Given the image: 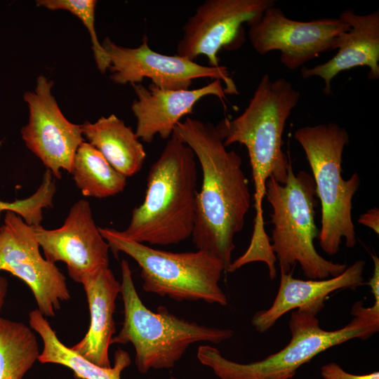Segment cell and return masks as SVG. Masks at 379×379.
Returning a JSON list of instances; mask_svg holds the SVG:
<instances>
[{
	"mask_svg": "<svg viewBox=\"0 0 379 379\" xmlns=\"http://www.w3.org/2000/svg\"><path fill=\"white\" fill-rule=\"evenodd\" d=\"M324 305L314 304L293 312L288 324L290 341L263 359L235 362L208 345L199 347L197 358L220 379H291L300 366L322 352L352 339L366 340L379 330V305L364 307L362 301L352 306V319L347 325L337 330H324L317 318Z\"/></svg>",
	"mask_w": 379,
	"mask_h": 379,
	"instance_id": "cell-4",
	"label": "cell"
},
{
	"mask_svg": "<svg viewBox=\"0 0 379 379\" xmlns=\"http://www.w3.org/2000/svg\"><path fill=\"white\" fill-rule=\"evenodd\" d=\"M320 373L324 379H379L378 371L363 375L352 374L346 372L339 364L335 362H330L323 365Z\"/></svg>",
	"mask_w": 379,
	"mask_h": 379,
	"instance_id": "cell-24",
	"label": "cell"
},
{
	"mask_svg": "<svg viewBox=\"0 0 379 379\" xmlns=\"http://www.w3.org/2000/svg\"><path fill=\"white\" fill-rule=\"evenodd\" d=\"M314 179L306 171L297 174L291 163L284 184L270 177L266 182L265 197L272 207L270 222L272 248L280 272L290 273L299 263L309 279H325L340 274L345 264L323 258L314 247L319 231L315 222L317 206Z\"/></svg>",
	"mask_w": 379,
	"mask_h": 379,
	"instance_id": "cell-5",
	"label": "cell"
},
{
	"mask_svg": "<svg viewBox=\"0 0 379 379\" xmlns=\"http://www.w3.org/2000/svg\"><path fill=\"white\" fill-rule=\"evenodd\" d=\"M8 282L6 278L0 276V313L8 293ZM1 317V315H0Z\"/></svg>",
	"mask_w": 379,
	"mask_h": 379,
	"instance_id": "cell-27",
	"label": "cell"
},
{
	"mask_svg": "<svg viewBox=\"0 0 379 379\" xmlns=\"http://www.w3.org/2000/svg\"><path fill=\"white\" fill-rule=\"evenodd\" d=\"M358 222L369 227L373 232L379 234V210L375 207L361 214L358 219Z\"/></svg>",
	"mask_w": 379,
	"mask_h": 379,
	"instance_id": "cell-25",
	"label": "cell"
},
{
	"mask_svg": "<svg viewBox=\"0 0 379 379\" xmlns=\"http://www.w3.org/2000/svg\"><path fill=\"white\" fill-rule=\"evenodd\" d=\"M121 291L124 302V321L111 344L131 343L135 351V362L139 372L171 368L197 342L218 344L232 337L231 329L217 328L189 321L159 306L149 310L135 289L128 262H121Z\"/></svg>",
	"mask_w": 379,
	"mask_h": 379,
	"instance_id": "cell-6",
	"label": "cell"
},
{
	"mask_svg": "<svg viewBox=\"0 0 379 379\" xmlns=\"http://www.w3.org/2000/svg\"><path fill=\"white\" fill-rule=\"evenodd\" d=\"M29 324L43 341V350L38 359L41 364L62 365L72 370L74 375L81 379H121L122 371L131 364L128 353L121 349L115 352L112 367H101L89 361L60 340L37 309L29 313Z\"/></svg>",
	"mask_w": 379,
	"mask_h": 379,
	"instance_id": "cell-20",
	"label": "cell"
},
{
	"mask_svg": "<svg viewBox=\"0 0 379 379\" xmlns=\"http://www.w3.org/2000/svg\"><path fill=\"white\" fill-rule=\"evenodd\" d=\"M53 81L40 75L34 91L24 93L29 107V121L21 129L27 147L61 178L62 170L70 173L75 154L84 142L81 125L63 115L51 93Z\"/></svg>",
	"mask_w": 379,
	"mask_h": 379,
	"instance_id": "cell-13",
	"label": "cell"
},
{
	"mask_svg": "<svg viewBox=\"0 0 379 379\" xmlns=\"http://www.w3.org/2000/svg\"><path fill=\"white\" fill-rule=\"evenodd\" d=\"M101 44L109 59V78L115 84H140L148 78L159 88L180 90L189 89L194 79L211 78L224 83L226 94H239L227 67L203 65L176 54L158 53L149 46L146 35L136 48L117 45L109 37Z\"/></svg>",
	"mask_w": 379,
	"mask_h": 379,
	"instance_id": "cell-10",
	"label": "cell"
},
{
	"mask_svg": "<svg viewBox=\"0 0 379 379\" xmlns=\"http://www.w3.org/2000/svg\"><path fill=\"white\" fill-rule=\"evenodd\" d=\"M34 230L44 258L54 264L65 262L69 276L77 283L109 267V245L96 226L86 200L80 199L72 206L61 227L47 230L39 225Z\"/></svg>",
	"mask_w": 379,
	"mask_h": 379,
	"instance_id": "cell-14",
	"label": "cell"
},
{
	"mask_svg": "<svg viewBox=\"0 0 379 379\" xmlns=\"http://www.w3.org/2000/svg\"><path fill=\"white\" fill-rule=\"evenodd\" d=\"M340 18L350 25L336 55L327 62L313 67H302V79L317 77L323 79L324 94H332L331 82L340 72L366 66L371 80L379 78V11L357 14L353 9L343 11Z\"/></svg>",
	"mask_w": 379,
	"mask_h": 379,
	"instance_id": "cell-16",
	"label": "cell"
},
{
	"mask_svg": "<svg viewBox=\"0 0 379 379\" xmlns=\"http://www.w3.org/2000/svg\"><path fill=\"white\" fill-rule=\"evenodd\" d=\"M170 379H177V378H175L174 377H171Z\"/></svg>",
	"mask_w": 379,
	"mask_h": 379,
	"instance_id": "cell-29",
	"label": "cell"
},
{
	"mask_svg": "<svg viewBox=\"0 0 379 379\" xmlns=\"http://www.w3.org/2000/svg\"><path fill=\"white\" fill-rule=\"evenodd\" d=\"M173 133L193 151L202 171L192 239L197 250L218 258L227 272L234 237L244 227L251 207L248 180L242 159L224 145L215 126L187 117Z\"/></svg>",
	"mask_w": 379,
	"mask_h": 379,
	"instance_id": "cell-1",
	"label": "cell"
},
{
	"mask_svg": "<svg viewBox=\"0 0 379 379\" xmlns=\"http://www.w3.org/2000/svg\"><path fill=\"white\" fill-rule=\"evenodd\" d=\"M275 5L274 0H206L185 23L176 55L191 61L204 55L208 65L220 66L221 49H234L244 43L243 25L257 22Z\"/></svg>",
	"mask_w": 379,
	"mask_h": 379,
	"instance_id": "cell-11",
	"label": "cell"
},
{
	"mask_svg": "<svg viewBox=\"0 0 379 379\" xmlns=\"http://www.w3.org/2000/svg\"><path fill=\"white\" fill-rule=\"evenodd\" d=\"M34 227L13 211H6L0 227V272L22 280L32 292L37 310L54 317L61 302L70 298L66 278L42 256Z\"/></svg>",
	"mask_w": 379,
	"mask_h": 379,
	"instance_id": "cell-12",
	"label": "cell"
},
{
	"mask_svg": "<svg viewBox=\"0 0 379 379\" xmlns=\"http://www.w3.org/2000/svg\"><path fill=\"white\" fill-rule=\"evenodd\" d=\"M349 29L348 23L340 18L298 21L274 6L249 25L248 36L258 53L279 51L281 62L295 70L324 52L338 49Z\"/></svg>",
	"mask_w": 379,
	"mask_h": 379,
	"instance_id": "cell-9",
	"label": "cell"
},
{
	"mask_svg": "<svg viewBox=\"0 0 379 379\" xmlns=\"http://www.w3.org/2000/svg\"><path fill=\"white\" fill-rule=\"evenodd\" d=\"M1 213H2V211H0V219H1ZM0 227H1V225H0Z\"/></svg>",
	"mask_w": 379,
	"mask_h": 379,
	"instance_id": "cell-28",
	"label": "cell"
},
{
	"mask_svg": "<svg viewBox=\"0 0 379 379\" xmlns=\"http://www.w3.org/2000/svg\"><path fill=\"white\" fill-rule=\"evenodd\" d=\"M136 95L131 110L136 119L135 133L146 143L156 135L168 139L181 119L192 112L194 106L208 95L218 97L225 105L226 93L222 81L215 79L195 89H164L150 84H132Z\"/></svg>",
	"mask_w": 379,
	"mask_h": 379,
	"instance_id": "cell-15",
	"label": "cell"
},
{
	"mask_svg": "<svg viewBox=\"0 0 379 379\" xmlns=\"http://www.w3.org/2000/svg\"><path fill=\"white\" fill-rule=\"evenodd\" d=\"M70 173L85 197L106 198L122 192L127 178L117 171L94 147L83 142L79 147Z\"/></svg>",
	"mask_w": 379,
	"mask_h": 379,
	"instance_id": "cell-21",
	"label": "cell"
},
{
	"mask_svg": "<svg viewBox=\"0 0 379 379\" xmlns=\"http://www.w3.org/2000/svg\"><path fill=\"white\" fill-rule=\"evenodd\" d=\"M83 136L107 162L126 178L138 173L146 152L135 131L115 114L102 117L95 122L81 125Z\"/></svg>",
	"mask_w": 379,
	"mask_h": 379,
	"instance_id": "cell-19",
	"label": "cell"
},
{
	"mask_svg": "<svg viewBox=\"0 0 379 379\" xmlns=\"http://www.w3.org/2000/svg\"><path fill=\"white\" fill-rule=\"evenodd\" d=\"M197 187L196 157L173 132L149 170L143 202L133 210L128 226L120 234L151 245L185 241L194 226Z\"/></svg>",
	"mask_w": 379,
	"mask_h": 379,
	"instance_id": "cell-3",
	"label": "cell"
},
{
	"mask_svg": "<svg viewBox=\"0 0 379 379\" xmlns=\"http://www.w3.org/2000/svg\"><path fill=\"white\" fill-rule=\"evenodd\" d=\"M39 354L36 337L30 327L0 317V379H22Z\"/></svg>",
	"mask_w": 379,
	"mask_h": 379,
	"instance_id": "cell-22",
	"label": "cell"
},
{
	"mask_svg": "<svg viewBox=\"0 0 379 379\" xmlns=\"http://www.w3.org/2000/svg\"><path fill=\"white\" fill-rule=\"evenodd\" d=\"M80 284L86 295L90 326L84 337L70 348L89 361L109 368V347L116 332L113 314L121 283L108 267L85 276Z\"/></svg>",
	"mask_w": 379,
	"mask_h": 379,
	"instance_id": "cell-18",
	"label": "cell"
},
{
	"mask_svg": "<svg viewBox=\"0 0 379 379\" xmlns=\"http://www.w3.org/2000/svg\"><path fill=\"white\" fill-rule=\"evenodd\" d=\"M300 93L284 78L272 80L262 75L244 112L227 117L215 126L224 145L239 143L248 151L254 185L255 216L251 243L264 246L270 237L265 229L262 201L270 177L284 184L291 161L283 151V133L287 119L298 105Z\"/></svg>",
	"mask_w": 379,
	"mask_h": 379,
	"instance_id": "cell-2",
	"label": "cell"
},
{
	"mask_svg": "<svg viewBox=\"0 0 379 379\" xmlns=\"http://www.w3.org/2000/svg\"><path fill=\"white\" fill-rule=\"evenodd\" d=\"M38 6L49 10H65L80 19L91 36L92 50L98 69L105 73L110 65L109 59L99 42L95 29V0H38Z\"/></svg>",
	"mask_w": 379,
	"mask_h": 379,
	"instance_id": "cell-23",
	"label": "cell"
},
{
	"mask_svg": "<svg viewBox=\"0 0 379 379\" xmlns=\"http://www.w3.org/2000/svg\"><path fill=\"white\" fill-rule=\"evenodd\" d=\"M99 230L116 257L121 251L138 263L145 292L177 301L227 304L219 286L225 266L213 254L202 250L182 253L159 250L126 239L112 228L99 227Z\"/></svg>",
	"mask_w": 379,
	"mask_h": 379,
	"instance_id": "cell-8",
	"label": "cell"
},
{
	"mask_svg": "<svg viewBox=\"0 0 379 379\" xmlns=\"http://www.w3.org/2000/svg\"><path fill=\"white\" fill-rule=\"evenodd\" d=\"M366 262L359 260L347 267L339 275L325 279L302 280L292 274L281 272L277 294L272 305L257 312L252 317V324L257 331L265 333L270 329L288 312L314 304H325L326 297L341 289L355 290L364 286Z\"/></svg>",
	"mask_w": 379,
	"mask_h": 379,
	"instance_id": "cell-17",
	"label": "cell"
},
{
	"mask_svg": "<svg viewBox=\"0 0 379 379\" xmlns=\"http://www.w3.org/2000/svg\"><path fill=\"white\" fill-rule=\"evenodd\" d=\"M373 260V273L366 284L371 288V291L374 297V302H379V258L374 254L372 255Z\"/></svg>",
	"mask_w": 379,
	"mask_h": 379,
	"instance_id": "cell-26",
	"label": "cell"
},
{
	"mask_svg": "<svg viewBox=\"0 0 379 379\" xmlns=\"http://www.w3.org/2000/svg\"><path fill=\"white\" fill-rule=\"evenodd\" d=\"M295 140L305 152L321 204V228L318 239L328 255L336 254L342 239L347 248L357 243L352 218V199L361 178L355 172L348 180L342 175L343 154L349 143L347 131L329 122L298 128Z\"/></svg>",
	"mask_w": 379,
	"mask_h": 379,
	"instance_id": "cell-7",
	"label": "cell"
}]
</instances>
